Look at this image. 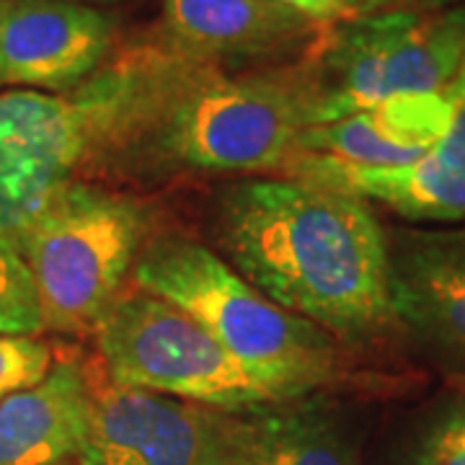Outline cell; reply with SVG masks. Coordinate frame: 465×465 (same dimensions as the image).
Wrapping results in <instances>:
<instances>
[{"instance_id":"obj_1","label":"cell","mask_w":465,"mask_h":465,"mask_svg":"<svg viewBox=\"0 0 465 465\" xmlns=\"http://www.w3.org/2000/svg\"><path fill=\"white\" fill-rule=\"evenodd\" d=\"M215 241L259 292L339 344L375 341L399 323L388 235L351 192L290 176L235 182L215 202Z\"/></svg>"},{"instance_id":"obj_2","label":"cell","mask_w":465,"mask_h":465,"mask_svg":"<svg viewBox=\"0 0 465 465\" xmlns=\"http://www.w3.org/2000/svg\"><path fill=\"white\" fill-rule=\"evenodd\" d=\"M192 65L166 45L116 54L67 94H0V232L16 238L73 182L109 171Z\"/></svg>"},{"instance_id":"obj_3","label":"cell","mask_w":465,"mask_h":465,"mask_svg":"<svg viewBox=\"0 0 465 465\" xmlns=\"http://www.w3.org/2000/svg\"><path fill=\"white\" fill-rule=\"evenodd\" d=\"M316 124L311 65L228 75L192 63L109 171L284 173Z\"/></svg>"},{"instance_id":"obj_4","label":"cell","mask_w":465,"mask_h":465,"mask_svg":"<svg viewBox=\"0 0 465 465\" xmlns=\"http://www.w3.org/2000/svg\"><path fill=\"white\" fill-rule=\"evenodd\" d=\"M137 290L194 318L235 360L292 399L321 393L344 375L341 344L280 308L223 256L183 235H150L133 269Z\"/></svg>"},{"instance_id":"obj_5","label":"cell","mask_w":465,"mask_h":465,"mask_svg":"<svg viewBox=\"0 0 465 465\" xmlns=\"http://www.w3.org/2000/svg\"><path fill=\"white\" fill-rule=\"evenodd\" d=\"M150 235L148 210L133 197L91 182L60 189L14 238L39 292L45 331H96Z\"/></svg>"},{"instance_id":"obj_6","label":"cell","mask_w":465,"mask_h":465,"mask_svg":"<svg viewBox=\"0 0 465 465\" xmlns=\"http://www.w3.org/2000/svg\"><path fill=\"white\" fill-rule=\"evenodd\" d=\"M104 375L217 411H253L292 401L217 344L194 318L145 290L122 292L96 326Z\"/></svg>"},{"instance_id":"obj_7","label":"cell","mask_w":465,"mask_h":465,"mask_svg":"<svg viewBox=\"0 0 465 465\" xmlns=\"http://www.w3.org/2000/svg\"><path fill=\"white\" fill-rule=\"evenodd\" d=\"M465 60V5L442 11L393 8L333 24L311 63L318 124L365 112L406 94H434ZM316 124V127H318Z\"/></svg>"},{"instance_id":"obj_8","label":"cell","mask_w":465,"mask_h":465,"mask_svg":"<svg viewBox=\"0 0 465 465\" xmlns=\"http://www.w3.org/2000/svg\"><path fill=\"white\" fill-rule=\"evenodd\" d=\"M231 432V411L91 378L78 465H225Z\"/></svg>"},{"instance_id":"obj_9","label":"cell","mask_w":465,"mask_h":465,"mask_svg":"<svg viewBox=\"0 0 465 465\" xmlns=\"http://www.w3.org/2000/svg\"><path fill=\"white\" fill-rule=\"evenodd\" d=\"M116 16L81 0H0V85L67 94L109 63Z\"/></svg>"},{"instance_id":"obj_10","label":"cell","mask_w":465,"mask_h":465,"mask_svg":"<svg viewBox=\"0 0 465 465\" xmlns=\"http://www.w3.org/2000/svg\"><path fill=\"white\" fill-rule=\"evenodd\" d=\"M388 284L401 323L465 360V228L393 232Z\"/></svg>"},{"instance_id":"obj_11","label":"cell","mask_w":465,"mask_h":465,"mask_svg":"<svg viewBox=\"0 0 465 465\" xmlns=\"http://www.w3.org/2000/svg\"><path fill=\"white\" fill-rule=\"evenodd\" d=\"M163 29L168 50L217 67L298 50L321 24L272 0H163Z\"/></svg>"},{"instance_id":"obj_12","label":"cell","mask_w":465,"mask_h":465,"mask_svg":"<svg viewBox=\"0 0 465 465\" xmlns=\"http://www.w3.org/2000/svg\"><path fill=\"white\" fill-rule=\"evenodd\" d=\"M452 116L448 91L406 94L300 134L298 153L326 155L349 166H409L430 155Z\"/></svg>"},{"instance_id":"obj_13","label":"cell","mask_w":465,"mask_h":465,"mask_svg":"<svg viewBox=\"0 0 465 465\" xmlns=\"http://www.w3.org/2000/svg\"><path fill=\"white\" fill-rule=\"evenodd\" d=\"M91 378L75 357L0 403V465L78 463L88 430Z\"/></svg>"},{"instance_id":"obj_14","label":"cell","mask_w":465,"mask_h":465,"mask_svg":"<svg viewBox=\"0 0 465 465\" xmlns=\"http://www.w3.org/2000/svg\"><path fill=\"white\" fill-rule=\"evenodd\" d=\"M284 176L326 183L381 202L406 220L419 223H465V171L445 166L432 153L409 166H349L326 155L295 153Z\"/></svg>"},{"instance_id":"obj_15","label":"cell","mask_w":465,"mask_h":465,"mask_svg":"<svg viewBox=\"0 0 465 465\" xmlns=\"http://www.w3.org/2000/svg\"><path fill=\"white\" fill-rule=\"evenodd\" d=\"M321 393L232 414L225 465H360Z\"/></svg>"},{"instance_id":"obj_16","label":"cell","mask_w":465,"mask_h":465,"mask_svg":"<svg viewBox=\"0 0 465 465\" xmlns=\"http://www.w3.org/2000/svg\"><path fill=\"white\" fill-rule=\"evenodd\" d=\"M45 333L42 302L16 241L0 232V336Z\"/></svg>"},{"instance_id":"obj_17","label":"cell","mask_w":465,"mask_h":465,"mask_svg":"<svg viewBox=\"0 0 465 465\" xmlns=\"http://www.w3.org/2000/svg\"><path fill=\"white\" fill-rule=\"evenodd\" d=\"M54 365V349L39 336H0V403L32 388Z\"/></svg>"},{"instance_id":"obj_18","label":"cell","mask_w":465,"mask_h":465,"mask_svg":"<svg viewBox=\"0 0 465 465\" xmlns=\"http://www.w3.org/2000/svg\"><path fill=\"white\" fill-rule=\"evenodd\" d=\"M414 465H465V403L450 409L430 427Z\"/></svg>"},{"instance_id":"obj_19","label":"cell","mask_w":465,"mask_h":465,"mask_svg":"<svg viewBox=\"0 0 465 465\" xmlns=\"http://www.w3.org/2000/svg\"><path fill=\"white\" fill-rule=\"evenodd\" d=\"M450 104H452V116L445 137L434 145L432 155L450 168L465 171V60L455 78L445 85Z\"/></svg>"},{"instance_id":"obj_20","label":"cell","mask_w":465,"mask_h":465,"mask_svg":"<svg viewBox=\"0 0 465 465\" xmlns=\"http://www.w3.org/2000/svg\"><path fill=\"white\" fill-rule=\"evenodd\" d=\"M272 3H280L284 8H292V11H298L305 18L321 24V26L341 24V18H339L336 8L331 5V0H272Z\"/></svg>"},{"instance_id":"obj_21","label":"cell","mask_w":465,"mask_h":465,"mask_svg":"<svg viewBox=\"0 0 465 465\" xmlns=\"http://www.w3.org/2000/svg\"><path fill=\"white\" fill-rule=\"evenodd\" d=\"M336 14L341 21H354V18L372 16V14H382L391 11L388 0H331Z\"/></svg>"},{"instance_id":"obj_22","label":"cell","mask_w":465,"mask_h":465,"mask_svg":"<svg viewBox=\"0 0 465 465\" xmlns=\"http://www.w3.org/2000/svg\"><path fill=\"white\" fill-rule=\"evenodd\" d=\"M463 0H388L391 11L393 8H416V11H442V8H455Z\"/></svg>"},{"instance_id":"obj_23","label":"cell","mask_w":465,"mask_h":465,"mask_svg":"<svg viewBox=\"0 0 465 465\" xmlns=\"http://www.w3.org/2000/svg\"><path fill=\"white\" fill-rule=\"evenodd\" d=\"M81 3H91V5L106 8V5H119V3H127V0H81Z\"/></svg>"}]
</instances>
